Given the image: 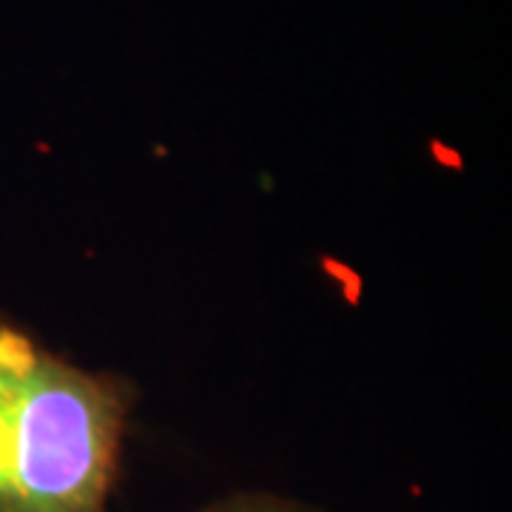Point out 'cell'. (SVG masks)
I'll return each instance as SVG.
<instances>
[{
  "mask_svg": "<svg viewBox=\"0 0 512 512\" xmlns=\"http://www.w3.org/2000/svg\"><path fill=\"white\" fill-rule=\"evenodd\" d=\"M137 384L86 370L0 308V512H114Z\"/></svg>",
  "mask_w": 512,
  "mask_h": 512,
  "instance_id": "6da1fadb",
  "label": "cell"
},
{
  "mask_svg": "<svg viewBox=\"0 0 512 512\" xmlns=\"http://www.w3.org/2000/svg\"><path fill=\"white\" fill-rule=\"evenodd\" d=\"M197 512H325L311 504L293 501V498H282L274 493H234L228 498H220L208 507Z\"/></svg>",
  "mask_w": 512,
  "mask_h": 512,
  "instance_id": "7a4b0ae2",
  "label": "cell"
}]
</instances>
